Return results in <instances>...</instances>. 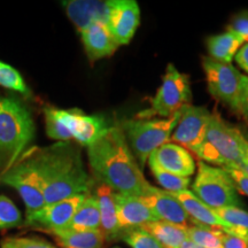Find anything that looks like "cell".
<instances>
[{"instance_id":"cell-1","label":"cell","mask_w":248,"mask_h":248,"mask_svg":"<svg viewBox=\"0 0 248 248\" xmlns=\"http://www.w3.org/2000/svg\"><path fill=\"white\" fill-rule=\"evenodd\" d=\"M22 156L35 171L46 204L91 194L95 179L86 171L78 145L59 141L47 147H32Z\"/></svg>"},{"instance_id":"cell-2","label":"cell","mask_w":248,"mask_h":248,"mask_svg":"<svg viewBox=\"0 0 248 248\" xmlns=\"http://www.w3.org/2000/svg\"><path fill=\"white\" fill-rule=\"evenodd\" d=\"M88 157L93 178L116 193L144 197L153 186L142 175L123 129L119 125L109 126L88 147Z\"/></svg>"},{"instance_id":"cell-3","label":"cell","mask_w":248,"mask_h":248,"mask_svg":"<svg viewBox=\"0 0 248 248\" xmlns=\"http://www.w3.org/2000/svg\"><path fill=\"white\" fill-rule=\"evenodd\" d=\"M48 138L58 141L75 140L80 146H91L109 129L101 115H88L79 109L44 107Z\"/></svg>"},{"instance_id":"cell-4","label":"cell","mask_w":248,"mask_h":248,"mask_svg":"<svg viewBox=\"0 0 248 248\" xmlns=\"http://www.w3.org/2000/svg\"><path fill=\"white\" fill-rule=\"evenodd\" d=\"M248 140L218 115H212L206 136L198 152L199 161L218 168H239Z\"/></svg>"},{"instance_id":"cell-5","label":"cell","mask_w":248,"mask_h":248,"mask_svg":"<svg viewBox=\"0 0 248 248\" xmlns=\"http://www.w3.org/2000/svg\"><path fill=\"white\" fill-rule=\"evenodd\" d=\"M33 136L35 124L23 105L16 99L0 97V154L6 160L2 171L20 159Z\"/></svg>"},{"instance_id":"cell-6","label":"cell","mask_w":248,"mask_h":248,"mask_svg":"<svg viewBox=\"0 0 248 248\" xmlns=\"http://www.w3.org/2000/svg\"><path fill=\"white\" fill-rule=\"evenodd\" d=\"M181 115L182 110H179L167 119H135L125 121L121 125L139 166L144 167L155 150L170 141Z\"/></svg>"},{"instance_id":"cell-7","label":"cell","mask_w":248,"mask_h":248,"mask_svg":"<svg viewBox=\"0 0 248 248\" xmlns=\"http://www.w3.org/2000/svg\"><path fill=\"white\" fill-rule=\"evenodd\" d=\"M192 190L202 202L214 210L241 204L237 188L228 171L202 161L197 163V176Z\"/></svg>"},{"instance_id":"cell-8","label":"cell","mask_w":248,"mask_h":248,"mask_svg":"<svg viewBox=\"0 0 248 248\" xmlns=\"http://www.w3.org/2000/svg\"><path fill=\"white\" fill-rule=\"evenodd\" d=\"M191 99L192 91L188 76L182 74L172 63H169L162 84L156 94L151 99L150 107L140 111L136 119L150 120L155 116L167 119L190 105Z\"/></svg>"},{"instance_id":"cell-9","label":"cell","mask_w":248,"mask_h":248,"mask_svg":"<svg viewBox=\"0 0 248 248\" xmlns=\"http://www.w3.org/2000/svg\"><path fill=\"white\" fill-rule=\"evenodd\" d=\"M202 67L210 94L238 113L241 92V74L232 64L222 63L210 58L203 59Z\"/></svg>"},{"instance_id":"cell-10","label":"cell","mask_w":248,"mask_h":248,"mask_svg":"<svg viewBox=\"0 0 248 248\" xmlns=\"http://www.w3.org/2000/svg\"><path fill=\"white\" fill-rule=\"evenodd\" d=\"M0 183L12 186L18 192L27 207V214L35 213L46 206L38 178L22 155L11 168L1 172Z\"/></svg>"},{"instance_id":"cell-11","label":"cell","mask_w":248,"mask_h":248,"mask_svg":"<svg viewBox=\"0 0 248 248\" xmlns=\"http://www.w3.org/2000/svg\"><path fill=\"white\" fill-rule=\"evenodd\" d=\"M213 114L204 107L187 105L182 109L177 126L173 130L170 141L181 145L197 156L202 144Z\"/></svg>"},{"instance_id":"cell-12","label":"cell","mask_w":248,"mask_h":248,"mask_svg":"<svg viewBox=\"0 0 248 248\" xmlns=\"http://www.w3.org/2000/svg\"><path fill=\"white\" fill-rule=\"evenodd\" d=\"M86 195L88 194L75 195L69 199L46 204L35 213L27 214L26 224L36 229H42L49 233L66 230Z\"/></svg>"},{"instance_id":"cell-13","label":"cell","mask_w":248,"mask_h":248,"mask_svg":"<svg viewBox=\"0 0 248 248\" xmlns=\"http://www.w3.org/2000/svg\"><path fill=\"white\" fill-rule=\"evenodd\" d=\"M106 24L119 46L128 45L140 23V8L135 0L108 1Z\"/></svg>"},{"instance_id":"cell-14","label":"cell","mask_w":248,"mask_h":248,"mask_svg":"<svg viewBox=\"0 0 248 248\" xmlns=\"http://www.w3.org/2000/svg\"><path fill=\"white\" fill-rule=\"evenodd\" d=\"M147 161L148 166H155L179 177L191 178L197 171L193 155L181 145L171 141L155 150Z\"/></svg>"},{"instance_id":"cell-15","label":"cell","mask_w":248,"mask_h":248,"mask_svg":"<svg viewBox=\"0 0 248 248\" xmlns=\"http://www.w3.org/2000/svg\"><path fill=\"white\" fill-rule=\"evenodd\" d=\"M140 199L150 207L159 221L168 222L186 229L192 226L191 219L185 209L170 192L152 186L151 190L144 197H140Z\"/></svg>"},{"instance_id":"cell-16","label":"cell","mask_w":248,"mask_h":248,"mask_svg":"<svg viewBox=\"0 0 248 248\" xmlns=\"http://www.w3.org/2000/svg\"><path fill=\"white\" fill-rule=\"evenodd\" d=\"M115 206L117 221L123 233L133 229L142 228L148 223L159 221L150 207L140 199V197L115 192Z\"/></svg>"},{"instance_id":"cell-17","label":"cell","mask_w":248,"mask_h":248,"mask_svg":"<svg viewBox=\"0 0 248 248\" xmlns=\"http://www.w3.org/2000/svg\"><path fill=\"white\" fill-rule=\"evenodd\" d=\"M83 46L91 63L108 58L120 47L105 21H95L80 32Z\"/></svg>"},{"instance_id":"cell-18","label":"cell","mask_w":248,"mask_h":248,"mask_svg":"<svg viewBox=\"0 0 248 248\" xmlns=\"http://www.w3.org/2000/svg\"><path fill=\"white\" fill-rule=\"evenodd\" d=\"M172 194L181 202L183 208L185 209L186 214L194 225L217 229L225 233L232 232V226L223 221L221 217L217 215L215 210L202 202L192 191L185 190Z\"/></svg>"},{"instance_id":"cell-19","label":"cell","mask_w":248,"mask_h":248,"mask_svg":"<svg viewBox=\"0 0 248 248\" xmlns=\"http://www.w3.org/2000/svg\"><path fill=\"white\" fill-rule=\"evenodd\" d=\"M63 7L69 20L80 33L95 21L106 22L108 15V1L97 0H70L64 1Z\"/></svg>"},{"instance_id":"cell-20","label":"cell","mask_w":248,"mask_h":248,"mask_svg":"<svg viewBox=\"0 0 248 248\" xmlns=\"http://www.w3.org/2000/svg\"><path fill=\"white\" fill-rule=\"evenodd\" d=\"M95 198L100 213V231L105 239L108 241L119 239L122 237L123 232L117 221L115 192L107 185L100 184L95 190Z\"/></svg>"},{"instance_id":"cell-21","label":"cell","mask_w":248,"mask_h":248,"mask_svg":"<svg viewBox=\"0 0 248 248\" xmlns=\"http://www.w3.org/2000/svg\"><path fill=\"white\" fill-rule=\"evenodd\" d=\"M243 44L244 40L239 36L228 30L219 35L210 36L207 39V51L213 60L231 64Z\"/></svg>"},{"instance_id":"cell-22","label":"cell","mask_w":248,"mask_h":248,"mask_svg":"<svg viewBox=\"0 0 248 248\" xmlns=\"http://www.w3.org/2000/svg\"><path fill=\"white\" fill-rule=\"evenodd\" d=\"M55 241L61 248H104L105 237L100 230L52 232Z\"/></svg>"},{"instance_id":"cell-23","label":"cell","mask_w":248,"mask_h":248,"mask_svg":"<svg viewBox=\"0 0 248 248\" xmlns=\"http://www.w3.org/2000/svg\"><path fill=\"white\" fill-rule=\"evenodd\" d=\"M66 230L79 232L100 230V213L95 195H86Z\"/></svg>"},{"instance_id":"cell-24","label":"cell","mask_w":248,"mask_h":248,"mask_svg":"<svg viewBox=\"0 0 248 248\" xmlns=\"http://www.w3.org/2000/svg\"><path fill=\"white\" fill-rule=\"evenodd\" d=\"M141 229L153 235L163 248H179L184 241L188 239L186 228L164 221L148 223Z\"/></svg>"},{"instance_id":"cell-25","label":"cell","mask_w":248,"mask_h":248,"mask_svg":"<svg viewBox=\"0 0 248 248\" xmlns=\"http://www.w3.org/2000/svg\"><path fill=\"white\" fill-rule=\"evenodd\" d=\"M186 231H187L188 239L201 248H223L221 230L193 224L186 229Z\"/></svg>"},{"instance_id":"cell-26","label":"cell","mask_w":248,"mask_h":248,"mask_svg":"<svg viewBox=\"0 0 248 248\" xmlns=\"http://www.w3.org/2000/svg\"><path fill=\"white\" fill-rule=\"evenodd\" d=\"M150 168L156 182L161 185V187H163L164 191L170 192V193H177V192L188 190L191 178L179 177V176L164 171L155 166H150Z\"/></svg>"},{"instance_id":"cell-27","label":"cell","mask_w":248,"mask_h":248,"mask_svg":"<svg viewBox=\"0 0 248 248\" xmlns=\"http://www.w3.org/2000/svg\"><path fill=\"white\" fill-rule=\"evenodd\" d=\"M0 85L5 89L21 93V94H30L29 88L24 83L21 74L15 68L2 61H0Z\"/></svg>"},{"instance_id":"cell-28","label":"cell","mask_w":248,"mask_h":248,"mask_svg":"<svg viewBox=\"0 0 248 248\" xmlns=\"http://www.w3.org/2000/svg\"><path fill=\"white\" fill-rule=\"evenodd\" d=\"M22 224V215L13 201L0 195V230L17 228Z\"/></svg>"},{"instance_id":"cell-29","label":"cell","mask_w":248,"mask_h":248,"mask_svg":"<svg viewBox=\"0 0 248 248\" xmlns=\"http://www.w3.org/2000/svg\"><path fill=\"white\" fill-rule=\"evenodd\" d=\"M121 239L131 248H163L153 235L141 228L124 232Z\"/></svg>"},{"instance_id":"cell-30","label":"cell","mask_w":248,"mask_h":248,"mask_svg":"<svg viewBox=\"0 0 248 248\" xmlns=\"http://www.w3.org/2000/svg\"><path fill=\"white\" fill-rule=\"evenodd\" d=\"M225 223L234 229L243 231H248V212L239 208V207H226L215 210Z\"/></svg>"},{"instance_id":"cell-31","label":"cell","mask_w":248,"mask_h":248,"mask_svg":"<svg viewBox=\"0 0 248 248\" xmlns=\"http://www.w3.org/2000/svg\"><path fill=\"white\" fill-rule=\"evenodd\" d=\"M1 248H58L39 237H9L1 241Z\"/></svg>"},{"instance_id":"cell-32","label":"cell","mask_w":248,"mask_h":248,"mask_svg":"<svg viewBox=\"0 0 248 248\" xmlns=\"http://www.w3.org/2000/svg\"><path fill=\"white\" fill-rule=\"evenodd\" d=\"M228 30L239 36L244 43H248V12H240L232 17Z\"/></svg>"},{"instance_id":"cell-33","label":"cell","mask_w":248,"mask_h":248,"mask_svg":"<svg viewBox=\"0 0 248 248\" xmlns=\"http://www.w3.org/2000/svg\"><path fill=\"white\" fill-rule=\"evenodd\" d=\"M225 170L233 181L237 191L248 197V175L239 168H226Z\"/></svg>"},{"instance_id":"cell-34","label":"cell","mask_w":248,"mask_h":248,"mask_svg":"<svg viewBox=\"0 0 248 248\" xmlns=\"http://www.w3.org/2000/svg\"><path fill=\"white\" fill-rule=\"evenodd\" d=\"M238 114L243 117L248 126V76L246 75H241V92Z\"/></svg>"},{"instance_id":"cell-35","label":"cell","mask_w":248,"mask_h":248,"mask_svg":"<svg viewBox=\"0 0 248 248\" xmlns=\"http://www.w3.org/2000/svg\"><path fill=\"white\" fill-rule=\"evenodd\" d=\"M221 241L223 248H248V243L238 235L229 234L222 231Z\"/></svg>"},{"instance_id":"cell-36","label":"cell","mask_w":248,"mask_h":248,"mask_svg":"<svg viewBox=\"0 0 248 248\" xmlns=\"http://www.w3.org/2000/svg\"><path fill=\"white\" fill-rule=\"evenodd\" d=\"M234 59L238 66L248 74V43L241 46Z\"/></svg>"},{"instance_id":"cell-37","label":"cell","mask_w":248,"mask_h":248,"mask_svg":"<svg viewBox=\"0 0 248 248\" xmlns=\"http://www.w3.org/2000/svg\"><path fill=\"white\" fill-rule=\"evenodd\" d=\"M239 169H241L245 173H246V175H248V144L246 148H245L244 157H243V161H241Z\"/></svg>"},{"instance_id":"cell-38","label":"cell","mask_w":248,"mask_h":248,"mask_svg":"<svg viewBox=\"0 0 248 248\" xmlns=\"http://www.w3.org/2000/svg\"><path fill=\"white\" fill-rule=\"evenodd\" d=\"M179 248H201V247L198 246V245H195L194 243H192L190 239H187L181 245V247Z\"/></svg>"},{"instance_id":"cell-39","label":"cell","mask_w":248,"mask_h":248,"mask_svg":"<svg viewBox=\"0 0 248 248\" xmlns=\"http://www.w3.org/2000/svg\"><path fill=\"white\" fill-rule=\"evenodd\" d=\"M111 248H121V247H117V246H115V247H111Z\"/></svg>"}]
</instances>
